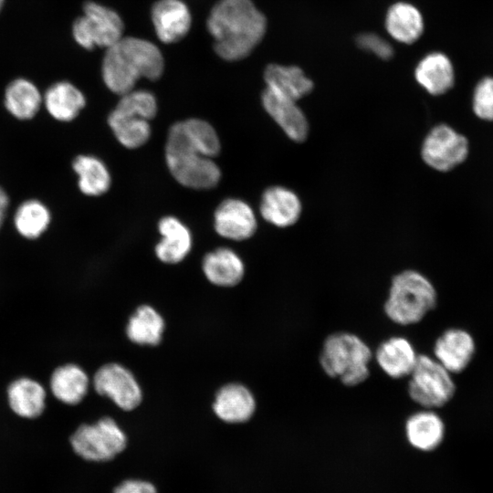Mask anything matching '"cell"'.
<instances>
[{"label": "cell", "mask_w": 493, "mask_h": 493, "mask_svg": "<svg viewBox=\"0 0 493 493\" xmlns=\"http://www.w3.org/2000/svg\"><path fill=\"white\" fill-rule=\"evenodd\" d=\"M207 29L217 55L236 61L247 57L262 40L267 20L252 0H219L210 12Z\"/></svg>", "instance_id": "6da1fadb"}, {"label": "cell", "mask_w": 493, "mask_h": 493, "mask_svg": "<svg viewBox=\"0 0 493 493\" xmlns=\"http://www.w3.org/2000/svg\"><path fill=\"white\" fill-rule=\"evenodd\" d=\"M164 68L160 49L152 42L122 37L107 48L102 61L103 80L112 92L131 91L139 79H158Z\"/></svg>", "instance_id": "7a4b0ae2"}, {"label": "cell", "mask_w": 493, "mask_h": 493, "mask_svg": "<svg viewBox=\"0 0 493 493\" xmlns=\"http://www.w3.org/2000/svg\"><path fill=\"white\" fill-rule=\"evenodd\" d=\"M165 159L172 175L184 186L210 189L219 183L221 172L208 148L184 121L174 123L169 130Z\"/></svg>", "instance_id": "3957f363"}, {"label": "cell", "mask_w": 493, "mask_h": 493, "mask_svg": "<svg viewBox=\"0 0 493 493\" xmlns=\"http://www.w3.org/2000/svg\"><path fill=\"white\" fill-rule=\"evenodd\" d=\"M370 347L357 335L340 331L323 341L320 363L324 372L346 386L363 383L370 374Z\"/></svg>", "instance_id": "277c9868"}, {"label": "cell", "mask_w": 493, "mask_h": 493, "mask_svg": "<svg viewBox=\"0 0 493 493\" xmlns=\"http://www.w3.org/2000/svg\"><path fill=\"white\" fill-rule=\"evenodd\" d=\"M436 300V291L424 275L404 270L393 278L383 309L393 322L412 325L431 311Z\"/></svg>", "instance_id": "5b68a950"}, {"label": "cell", "mask_w": 493, "mask_h": 493, "mask_svg": "<svg viewBox=\"0 0 493 493\" xmlns=\"http://www.w3.org/2000/svg\"><path fill=\"white\" fill-rule=\"evenodd\" d=\"M73 451L81 458L92 462H105L121 453L127 437L110 417H103L92 424L80 425L71 435Z\"/></svg>", "instance_id": "8992f818"}, {"label": "cell", "mask_w": 493, "mask_h": 493, "mask_svg": "<svg viewBox=\"0 0 493 493\" xmlns=\"http://www.w3.org/2000/svg\"><path fill=\"white\" fill-rule=\"evenodd\" d=\"M451 373L435 359L418 355L410 373V398L425 409L438 408L448 403L455 393Z\"/></svg>", "instance_id": "52a82bcc"}, {"label": "cell", "mask_w": 493, "mask_h": 493, "mask_svg": "<svg viewBox=\"0 0 493 493\" xmlns=\"http://www.w3.org/2000/svg\"><path fill=\"white\" fill-rule=\"evenodd\" d=\"M123 22L112 9L95 2H87L83 15L72 26L75 41L86 49L110 47L122 37Z\"/></svg>", "instance_id": "ba28073f"}, {"label": "cell", "mask_w": 493, "mask_h": 493, "mask_svg": "<svg viewBox=\"0 0 493 493\" xmlns=\"http://www.w3.org/2000/svg\"><path fill=\"white\" fill-rule=\"evenodd\" d=\"M467 152L466 137L446 124L434 127L426 135L421 150L424 162L440 172H447L460 164Z\"/></svg>", "instance_id": "9c48e42d"}, {"label": "cell", "mask_w": 493, "mask_h": 493, "mask_svg": "<svg viewBox=\"0 0 493 493\" xmlns=\"http://www.w3.org/2000/svg\"><path fill=\"white\" fill-rule=\"evenodd\" d=\"M92 383L100 395L110 398L122 410H133L142 402V393L135 377L119 363H107L100 367Z\"/></svg>", "instance_id": "30bf717a"}, {"label": "cell", "mask_w": 493, "mask_h": 493, "mask_svg": "<svg viewBox=\"0 0 493 493\" xmlns=\"http://www.w3.org/2000/svg\"><path fill=\"white\" fill-rule=\"evenodd\" d=\"M5 396L10 411L23 419H37L47 408L45 386L30 376H19L11 381L6 387Z\"/></svg>", "instance_id": "8fae6325"}, {"label": "cell", "mask_w": 493, "mask_h": 493, "mask_svg": "<svg viewBox=\"0 0 493 493\" xmlns=\"http://www.w3.org/2000/svg\"><path fill=\"white\" fill-rule=\"evenodd\" d=\"M215 229L218 235L228 239H247L257 230L254 211L240 199H226L215 212Z\"/></svg>", "instance_id": "7c38bea8"}, {"label": "cell", "mask_w": 493, "mask_h": 493, "mask_svg": "<svg viewBox=\"0 0 493 493\" xmlns=\"http://www.w3.org/2000/svg\"><path fill=\"white\" fill-rule=\"evenodd\" d=\"M262 105L290 140L301 142L307 139L309 122L297 101L266 88L262 93Z\"/></svg>", "instance_id": "4fadbf2b"}, {"label": "cell", "mask_w": 493, "mask_h": 493, "mask_svg": "<svg viewBox=\"0 0 493 493\" xmlns=\"http://www.w3.org/2000/svg\"><path fill=\"white\" fill-rule=\"evenodd\" d=\"M152 20L158 38L163 43L182 39L191 26L188 6L181 0H159L152 8Z\"/></svg>", "instance_id": "5bb4252c"}, {"label": "cell", "mask_w": 493, "mask_h": 493, "mask_svg": "<svg viewBox=\"0 0 493 493\" xmlns=\"http://www.w3.org/2000/svg\"><path fill=\"white\" fill-rule=\"evenodd\" d=\"M476 346L472 336L460 329L443 332L434 346L435 359L450 373L460 372L469 364Z\"/></svg>", "instance_id": "9a60e30c"}, {"label": "cell", "mask_w": 493, "mask_h": 493, "mask_svg": "<svg viewBox=\"0 0 493 493\" xmlns=\"http://www.w3.org/2000/svg\"><path fill=\"white\" fill-rule=\"evenodd\" d=\"M259 210L267 222L278 227H288L299 220L301 203L293 191L282 186H272L263 193Z\"/></svg>", "instance_id": "2e32d148"}, {"label": "cell", "mask_w": 493, "mask_h": 493, "mask_svg": "<svg viewBox=\"0 0 493 493\" xmlns=\"http://www.w3.org/2000/svg\"><path fill=\"white\" fill-rule=\"evenodd\" d=\"M48 384L51 394L58 402L72 406L79 404L87 395L89 379L79 365L68 362L52 371Z\"/></svg>", "instance_id": "e0dca14e"}, {"label": "cell", "mask_w": 493, "mask_h": 493, "mask_svg": "<svg viewBox=\"0 0 493 493\" xmlns=\"http://www.w3.org/2000/svg\"><path fill=\"white\" fill-rule=\"evenodd\" d=\"M215 414L224 422L240 424L248 421L256 411L253 393L240 383H229L216 393L213 404Z\"/></svg>", "instance_id": "ac0fdd59"}, {"label": "cell", "mask_w": 493, "mask_h": 493, "mask_svg": "<svg viewBox=\"0 0 493 493\" xmlns=\"http://www.w3.org/2000/svg\"><path fill=\"white\" fill-rule=\"evenodd\" d=\"M417 356L412 343L404 337L389 338L383 341L375 351L377 364L393 379L410 375Z\"/></svg>", "instance_id": "d6986e66"}, {"label": "cell", "mask_w": 493, "mask_h": 493, "mask_svg": "<svg viewBox=\"0 0 493 493\" xmlns=\"http://www.w3.org/2000/svg\"><path fill=\"white\" fill-rule=\"evenodd\" d=\"M162 239L155 246L157 257L168 264L181 262L190 252L192 236L189 229L178 218L163 217L158 224Z\"/></svg>", "instance_id": "ffe728a7"}, {"label": "cell", "mask_w": 493, "mask_h": 493, "mask_svg": "<svg viewBox=\"0 0 493 493\" xmlns=\"http://www.w3.org/2000/svg\"><path fill=\"white\" fill-rule=\"evenodd\" d=\"M266 88L292 100H299L313 89V82L297 66L268 65L264 71Z\"/></svg>", "instance_id": "44dd1931"}, {"label": "cell", "mask_w": 493, "mask_h": 493, "mask_svg": "<svg viewBox=\"0 0 493 493\" xmlns=\"http://www.w3.org/2000/svg\"><path fill=\"white\" fill-rule=\"evenodd\" d=\"M416 81L430 94L441 95L449 90L455 80L453 64L448 57L433 52L423 58L414 72Z\"/></svg>", "instance_id": "7402d4cb"}, {"label": "cell", "mask_w": 493, "mask_h": 493, "mask_svg": "<svg viewBox=\"0 0 493 493\" xmlns=\"http://www.w3.org/2000/svg\"><path fill=\"white\" fill-rule=\"evenodd\" d=\"M203 271L211 283L220 287H233L242 280L245 267L242 259L233 250L220 247L205 255Z\"/></svg>", "instance_id": "603a6c76"}, {"label": "cell", "mask_w": 493, "mask_h": 493, "mask_svg": "<svg viewBox=\"0 0 493 493\" xmlns=\"http://www.w3.org/2000/svg\"><path fill=\"white\" fill-rule=\"evenodd\" d=\"M405 433L413 446L422 451H431L443 441L445 425L435 413L430 410L420 411L408 417Z\"/></svg>", "instance_id": "cb8c5ba5"}, {"label": "cell", "mask_w": 493, "mask_h": 493, "mask_svg": "<svg viewBox=\"0 0 493 493\" xmlns=\"http://www.w3.org/2000/svg\"><path fill=\"white\" fill-rule=\"evenodd\" d=\"M385 26L390 36L396 41L412 44L424 32V19L419 10L408 3L393 5L387 14Z\"/></svg>", "instance_id": "d4e9b609"}, {"label": "cell", "mask_w": 493, "mask_h": 493, "mask_svg": "<svg viewBox=\"0 0 493 493\" xmlns=\"http://www.w3.org/2000/svg\"><path fill=\"white\" fill-rule=\"evenodd\" d=\"M44 100L48 112L59 121L73 120L86 103L81 91L67 81L57 82L49 87Z\"/></svg>", "instance_id": "484cf974"}, {"label": "cell", "mask_w": 493, "mask_h": 493, "mask_svg": "<svg viewBox=\"0 0 493 493\" xmlns=\"http://www.w3.org/2000/svg\"><path fill=\"white\" fill-rule=\"evenodd\" d=\"M163 330V317L152 307L142 305L131 316L126 334L136 344L154 346L160 343Z\"/></svg>", "instance_id": "4316f807"}, {"label": "cell", "mask_w": 493, "mask_h": 493, "mask_svg": "<svg viewBox=\"0 0 493 493\" xmlns=\"http://www.w3.org/2000/svg\"><path fill=\"white\" fill-rule=\"evenodd\" d=\"M109 125L121 145L129 149L142 146L151 136L149 121L138 115L114 109Z\"/></svg>", "instance_id": "83f0119b"}, {"label": "cell", "mask_w": 493, "mask_h": 493, "mask_svg": "<svg viewBox=\"0 0 493 493\" xmlns=\"http://www.w3.org/2000/svg\"><path fill=\"white\" fill-rule=\"evenodd\" d=\"M41 100L38 89L25 79L13 80L5 89V107L18 119L32 118L39 110Z\"/></svg>", "instance_id": "f1b7e54d"}, {"label": "cell", "mask_w": 493, "mask_h": 493, "mask_svg": "<svg viewBox=\"0 0 493 493\" xmlns=\"http://www.w3.org/2000/svg\"><path fill=\"white\" fill-rule=\"evenodd\" d=\"M79 176V186L88 195H100L110 186V175L105 164L90 155H79L73 163Z\"/></svg>", "instance_id": "f546056e"}, {"label": "cell", "mask_w": 493, "mask_h": 493, "mask_svg": "<svg viewBox=\"0 0 493 493\" xmlns=\"http://www.w3.org/2000/svg\"><path fill=\"white\" fill-rule=\"evenodd\" d=\"M49 221L48 210L36 200L23 203L15 215L17 231L26 238L38 237L46 230Z\"/></svg>", "instance_id": "4dcf8cb0"}, {"label": "cell", "mask_w": 493, "mask_h": 493, "mask_svg": "<svg viewBox=\"0 0 493 493\" xmlns=\"http://www.w3.org/2000/svg\"><path fill=\"white\" fill-rule=\"evenodd\" d=\"M116 109L151 121L156 115L157 101L154 95L150 91L132 89L121 95Z\"/></svg>", "instance_id": "1f68e13d"}, {"label": "cell", "mask_w": 493, "mask_h": 493, "mask_svg": "<svg viewBox=\"0 0 493 493\" xmlns=\"http://www.w3.org/2000/svg\"><path fill=\"white\" fill-rule=\"evenodd\" d=\"M473 110L478 118L493 121V78H484L476 86Z\"/></svg>", "instance_id": "d6a6232c"}, {"label": "cell", "mask_w": 493, "mask_h": 493, "mask_svg": "<svg viewBox=\"0 0 493 493\" xmlns=\"http://www.w3.org/2000/svg\"><path fill=\"white\" fill-rule=\"evenodd\" d=\"M357 45L382 59H389L393 55L390 43L377 34L367 32L357 37Z\"/></svg>", "instance_id": "836d02e7"}, {"label": "cell", "mask_w": 493, "mask_h": 493, "mask_svg": "<svg viewBox=\"0 0 493 493\" xmlns=\"http://www.w3.org/2000/svg\"><path fill=\"white\" fill-rule=\"evenodd\" d=\"M113 493H157V490L151 482L141 479H128L118 485Z\"/></svg>", "instance_id": "e575fe53"}, {"label": "cell", "mask_w": 493, "mask_h": 493, "mask_svg": "<svg viewBox=\"0 0 493 493\" xmlns=\"http://www.w3.org/2000/svg\"><path fill=\"white\" fill-rule=\"evenodd\" d=\"M8 205V197L3 189L0 188V227L5 218V214Z\"/></svg>", "instance_id": "d590c367"}, {"label": "cell", "mask_w": 493, "mask_h": 493, "mask_svg": "<svg viewBox=\"0 0 493 493\" xmlns=\"http://www.w3.org/2000/svg\"><path fill=\"white\" fill-rule=\"evenodd\" d=\"M5 0H0V11L4 5Z\"/></svg>", "instance_id": "8d00e7d4"}]
</instances>
